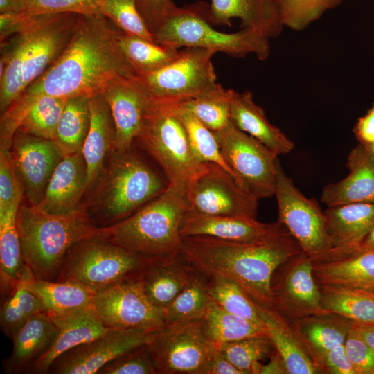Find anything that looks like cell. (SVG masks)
Segmentation results:
<instances>
[{"label":"cell","instance_id":"obj_1","mask_svg":"<svg viewBox=\"0 0 374 374\" xmlns=\"http://www.w3.org/2000/svg\"><path fill=\"white\" fill-rule=\"evenodd\" d=\"M122 33L101 13L81 15L60 56L1 116V139H12L26 113L42 96L92 97L118 75H136L121 48Z\"/></svg>","mask_w":374,"mask_h":374},{"label":"cell","instance_id":"obj_2","mask_svg":"<svg viewBox=\"0 0 374 374\" xmlns=\"http://www.w3.org/2000/svg\"><path fill=\"white\" fill-rule=\"evenodd\" d=\"M302 251L287 230L269 238L237 242L210 236L182 238L180 253L206 275L239 285L255 303L272 309L271 279L276 269Z\"/></svg>","mask_w":374,"mask_h":374},{"label":"cell","instance_id":"obj_3","mask_svg":"<svg viewBox=\"0 0 374 374\" xmlns=\"http://www.w3.org/2000/svg\"><path fill=\"white\" fill-rule=\"evenodd\" d=\"M80 15L73 12L37 14L30 28L0 42L1 116L60 56Z\"/></svg>","mask_w":374,"mask_h":374},{"label":"cell","instance_id":"obj_4","mask_svg":"<svg viewBox=\"0 0 374 374\" xmlns=\"http://www.w3.org/2000/svg\"><path fill=\"white\" fill-rule=\"evenodd\" d=\"M188 212L187 186L169 184L129 217L101 227L99 237L146 259L172 256L180 253L181 228Z\"/></svg>","mask_w":374,"mask_h":374},{"label":"cell","instance_id":"obj_5","mask_svg":"<svg viewBox=\"0 0 374 374\" xmlns=\"http://www.w3.org/2000/svg\"><path fill=\"white\" fill-rule=\"evenodd\" d=\"M17 224L25 265L35 278L55 280L69 250L76 243L99 237L86 209L68 215L46 213L20 204Z\"/></svg>","mask_w":374,"mask_h":374},{"label":"cell","instance_id":"obj_6","mask_svg":"<svg viewBox=\"0 0 374 374\" xmlns=\"http://www.w3.org/2000/svg\"><path fill=\"white\" fill-rule=\"evenodd\" d=\"M161 175L131 150H114L97 184L96 217L105 227L135 213L168 186ZM96 221V222H97Z\"/></svg>","mask_w":374,"mask_h":374},{"label":"cell","instance_id":"obj_7","mask_svg":"<svg viewBox=\"0 0 374 374\" xmlns=\"http://www.w3.org/2000/svg\"><path fill=\"white\" fill-rule=\"evenodd\" d=\"M209 20V5L197 1L177 11L154 35L155 42L179 49L198 47L242 58L253 54L259 60L270 55L269 38L252 28L231 33L215 30Z\"/></svg>","mask_w":374,"mask_h":374},{"label":"cell","instance_id":"obj_8","mask_svg":"<svg viewBox=\"0 0 374 374\" xmlns=\"http://www.w3.org/2000/svg\"><path fill=\"white\" fill-rule=\"evenodd\" d=\"M160 166L169 184L187 186L202 163L171 103L151 96L136 138Z\"/></svg>","mask_w":374,"mask_h":374},{"label":"cell","instance_id":"obj_9","mask_svg":"<svg viewBox=\"0 0 374 374\" xmlns=\"http://www.w3.org/2000/svg\"><path fill=\"white\" fill-rule=\"evenodd\" d=\"M149 260L95 237L69 250L55 280L75 283L94 294L139 273Z\"/></svg>","mask_w":374,"mask_h":374},{"label":"cell","instance_id":"obj_10","mask_svg":"<svg viewBox=\"0 0 374 374\" xmlns=\"http://www.w3.org/2000/svg\"><path fill=\"white\" fill-rule=\"evenodd\" d=\"M202 319L166 323L150 333L145 346L157 374H206L218 346L206 337Z\"/></svg>","mask_w":374,"mask_h":374},{"label":"cell","instance_id":"obj_11","mask_svg":"<svg viewBox=\"0 0 374 374\" xmlns=\"http://www.w3.org/2000/svg\"><path fill=\"white\" fill-rule=\"evenodd\" d=\"M214 134L236 181L258 199L274 196L278 155L232 121Z\"/></svg>","mask_w":374,"mask_h":374},{"label":"cell","instance_id":"obj_12","mask_svg":"<svg viewBox=\"0 0 374 374\" xmlns=\"http://www.w3.org/2000/svg\"><path fill=\"white\" fill-rule=\"evenodd\" d=\"M278 220L299 245L302 252L312 260L318 258L332 248L328 234L324 211L314 199L305 197L277 164L274 192Z\"/></svg>","mask_w":374,"mask_h":374},{"label":"cell","instance_id":"obj_13","mask_svg":"<svg viewBox=\"0 0 374 374\" xmlns=\"http://www.w3.org/2000/svg\"><path fill=\"white\" fill-rule=\"evenodd\" d=\"M215 53L213 50L202 48H182L168 64L138 78L152 98L169 103H179L217 84L211 61Z\"/></svg>","mask_w":374,"mask_h":374},{"label":"cell","instance_id":"obj_14","mask_svg":"<svg viewBox=\"0 0 374 374\" xmlns=\"http://www.w3.org/2000/svg\"><path fill=\"white\" fill-rule=\"evenodd\" d=\"M91 310L107 328L153 332L166 324L148 299L139 273L93 294Z\"/></svg>","mask_w":374,"mask_h":374},{"label":"cell","instance_id":"obj_15","mask_svg":"<svg viewBox=\"0 0 374 374\" xmlns=\"http://www.w3.org/2000/svg\"><path fill=\"white\" fill-rule=\"evenodd\" d=\"M189 211L256 218L258 201L222 166L202 163L187 186Z\"/></svg>","mask_w":374,"mask_h":374},{"label":"cell","instance_id":"obj_16","mask_svg":"<svg viewBox=\"0 0 374 374\" xmlns=\"http://www.w3.org/2000/svg\"><path fill=\"white\" fill-rule=\"evenodd\" d=\"M274 308L288 321L325 314L312 259L303 252L280 265L271 279Z\"/></svg>","mask_w":374,"mask_h":374},{"label":"cell","instance_id":"obj_17","mask_svg":"<svg viewBox=\"0 0 374 374\" xmlns=\"http://www.w3.org/2000/svg\"><path fill=\"white\" fill-rule=\"evenodd\" d=\"M9 150L23 196L37 206L64 155L54 141L20 131L14 134Z\"/></svg>","mask_w":374,"mask_h":374},{"label":"cell","instance_id":"obj_18","mask_svg":"<svg viewBox=\"0 0 374 374\" xmlns=\"http://www.w3.org/2000/svg\"><path fill=\"white\" fill-rule=\"evenodd\" d=\"M152 332L109 329L105 335L57 358L48 373L93 374L109 362L145 345Z\"/></svg>","mask_w":374,"mask_h":374},{"label":"cell","instance_id":"obj_19","mask_svg":"<svg viewBox=\"0 0 374 374\" xmlns=\"http://www.w3.org/2000/svg\"><path fill=\"white\" fill-rule=\"evenodd\" d=\"M100 94L114 121V150L125 151L132 147L139 133L151 96L137 75H123L112 78Z\"/></svg>","mask_w":374,"mask_h":374},{"label":"cell","instance_id":"obj_20","mask_svg":"<svg viewBox=\"0 0 374 374\" xmlns=\"http://www.w3.org/2000/svg\"><path fill=\"white\" fill-rule=\"evenodd\" d=\"M319 285H334L374 292V251L361 245L332 248L312 260Z\"/></svg>","mask_w":374,"mask_h":374},{"label":"cell","instance_id":"obj_21","mask_svg":"<svg viewBox=\"0 0 374 374\" xmlns=\"http://www.w3.org/2000/svg\"><path fill=\"white\" fill-rule=\"evenodd\" d=\"M87 190L86 163L82 152L64 156L54 170L39 203V210L54 215H68L81 209Z\"/></svg>","mask_w":374,"mask_h":374},{"label":"cell","instance_id":"obj_22","mask_svg":"<svg viewBox=\"0 0 374 374\" xmlns=\"http://www.w3.org/2000/svg\"><path fill=\"white\" fill-rule=\"evenodd\" d=\"M287 230L278 222L262 223L256 218L238 216H212L188 212L182 223V238L210 236L226 241L252 242L262 240Z\"/></svg>","mask_w":374,"mask_h":374},{"label":"cell","instance_id":"obj_23","mask_svg":"<svg viewBox=\"0 0 374 374\" xmlns=\"http://www.w3.org/2000/svg\"><path fill=\"white\" fill-rule=\"evenodd\" d=\"M48 317L55 325L57 334L46 352L30 366L28 373H48L51 364L60 356L101 337L109 330L91 308Z\"/></svg>","mask_w":374,"mask_h":374},{"label":"cell","instance_id":"obj_24","mask_svg":"<svg viewBox=\"0 0 374 374\" xmlns=\"http://www.w3.org/2000/svg\"><path fill=\"white\" fill-rule=\"evenodd\" d=\"M346 165L349 174L323 188L321 202L327 206L374 204V157L359 143L349 153Z\"/></svg>","mask_w":374,"mask_h":374},{"label":"cell","instance_id":"obj_25","mask_svg":"<svg viewBox=\"0 0 374 374\" xmlns=\"http://www.w3.org/2000/svg\"><path fill=\"white\" fill-rule=\"evenodd\" d=\"M194 271L195 267L179 253L150 259L139 277L148 299L163 312L188 283Z\"/></svg>","mask_w":374,"mask_h":374},{"label":"cell","instance_id":"obj_26","mask_svg":"<svg viewBox=\"0 0 374 374\" xmlns=\"http://www.w3.org/2000/svg\"><path fill=\"white\" fill-rule=\"evenodd\" d=\"M233 18L240 20L242 28L257 30L269 39L279 36L284 28L276 0H211L213 25L230 26Z\"/></svg>","mask_w":374,"mask_h":374},{"label":"cell","instance_id":"obj_27","mask_svg":"<svg viewBox=\"0 0 374 374\" xmlns=\"http://www.w3.org/2000/svg\"><path fill=\"white\" fill-rule=\"evenodd\" d=\"M90 109V127L82 150L87 167V190L97 185L108 154L114 150L116 140L114 121L101 94L91 98Z\"/></svg>","mask_w":374,"mask_h":374},{"label":"cell","instance_id":"obj_28","mask_svg":"<svg viewBox=\"0 0 374 374\" xmlns=\"http://www.w3.org/2000/svg\"><path fill=\"white\" fill-rule=\"evenodd\" d=\"M231 119L240 130L251 136L278 156L290 152L294 144L280 129L268 120L249 91H234Z\"/></svg>","mask_w":374,"mask_h":374},{"label":"cell","instance_id":"obj_29","mask_svg":"<svg viewBox=\"0 0 374 374\" xmlns=\"http://www.w3.org/2000/svg\"><path fill=\"white\" fill-rule=\"evenodd\" d=\"M57 334L55 325L44 312L28 320L12 337L10 355L3 362L6 373L26 371L50 347Z\"/></svg>","mask_w":374,"mask_h":374},{"label":"cell","instance_id":"obj_30","mask_svg":"<svg viewBox=\"0 0 374 374\" xmlns=\"http://www.w3.org/2000/svg\"><path fill=\"white\" fill-rule=\"evenodd\" d=\"M324 215L333 248L359 246L374 229V204L328 206Z\"/></svg>","mask_w":374,"mask_h":374},{"label":"cell","instance_id":"obj_31","mask_svg":"<svg viewBox=\"0 0 374 374\" xmlns=\"http://www.w3.org/2000/svg\"><path fill=\"white\" fill-rule=\"evenodd\" d=\"M257 307L268 335L285 364L287 374L319 373L290 322L274 308Z\"/></svg>","mask_w":374,"mask_h":374},{"label":"cell","instance_id":"obj_32","mask_svg":"<svg viewBox=\"0 0 374 374\" xmlns=\"http://www.w3.org/2000/svg\"><path fill=\"white\" fill-rule=\"evenodd\" d=\"M290 322L313 361L321 354L344 344L352 325L349 320L331 314L310 315Z\"/></svg>","mask_w":374,"mask_h":374},{"label":"cell","instance_id":"obj_33","mask_svg":"<svg viewBox=\"0 0 374 374\" xmlns=\"http://www.w3.org/2000/svg\"><path fill=\"white\" fill-rule=\"evenodd\" d=\"M22 279L40 299L48 316L91 308L93 294L79 285L35 278L27 267Z\"/></svg>","mask_w":374,"mask_h":374},{"label":"cell","instance_id":"obj_34","mask_svg":"<svg viewBox=\"0 0 374 374\" xmlns=\"http://www.w3.org/2000/svg\"><path fill=\"white\" fill-rule=\"evenodd\" d=\"M21 199L0 210V271L3 293H10L21 280L26 268L17 224V214Z\"/></svg>","mask_w":374,"mask_h":374},{"label":"cell","instance_id":"obj_35","mask_svg":"<svg viewBox=\"0 0 374 374\" xmlns=\"http://www.w3.org/2000/svg\"><path fill=\"white\" fill-rule=\"evenodd\" d=\"M325 314L350 321L374 326V292L341 285H319Z\"/></svg>","mask_w":374,"mask_h":374},{"label":"cell","instance_id":"obj_36","mask_svg":"<svg viewBox=\"0 0 374 374\" xmlns=\"http://www.w3.org/2000/svg\"><path fill=\"white\" fill-rule=\"evenodd\" d=\"M91 98L75 96L66 100L54 140L64 156L82 152L90 127Z\"/></svg>","mask_w":374,"mask_h":374},{"label":"cell","instance_id":"obj_37","mask_svg":"<svg viewBox=\"0 0 374 374\" xmlns=\"http://www.w3.org/2000/svg\"><path fill=\"white\" fill-rule=\"evenodd\" d=\"M202 320L206 337L217 346L251 337L268 335L266 328L226 312L213 301Z\"/></svg>","mask_w":374,"mask_h":374},{"label":"cell","instance_id":"obj_38","mask_svg":"<svg viewBox=\"0 0 374 374\" xmlns=\"http://www.w3.org/2000/svg\"><path fill=\"white\" fill-rule=\"evenodd\" d=\"M234 90L217 83L211 89L188 99L176 103L189 111L212 132L226 127L231 119Z\"/></svg>","mask_w":374,"mask_h":374},{"label":"cell","instance_id":"obj_39","mask_svg":"<svg viewBox=\"0 0 374 374\" xmlns=\"http://www.w3.org/2000/svg\"><path fill=\"white\" fill-rule=\"evenodd\" d=\"M206 282V275L195 267L188 283L164 309L165 323L203 319L213 301Z\"/></svg>","mask_w":374,"mask_h":374},{"label":"cell","instance_id":"obj_40","mask_svg":"<svg viewBox=\"0 0 374 374\" xmlns=\"http://www.w3.org/2000/svg\"><path fill=\"white\" fill-rule=\"evenodd\" d=\"M120 43L125 56L137 76L161 69L174 60L179 53V49L123 32Z\"/></svg>","mask_w":374,"mask_h":374},{"label":"cell","instance_id":"obj_41","mask_svg":"<svg viewBox=\"0 0 374 374\" xmlns=\"http://www.w3.org/2000/svg\"><path fill=\"white\" fill-rule=\"evenodd\" d=\"M44 312L40 299L21 278L13 287L0 313L1 328L10 339L35 314Z\"/></svg>","mask_w":374,"mask_h":374},{"label":"cell","instance_id":"obj_42","mask_svg":"<svg viewBox=\"0 0 374 374\" xmlns=\"http://www.w3.org/2000/svg\"><path fill=\"white\" fill-rule=\"evenodd\" d=\"M206 276L207 289L215 303L226 312L267 329L257 305L239 285L220 276Z\"/></svg>","mask_w":374,"mask_h":374},{"label":"cell","instance_id":"obj_43","mask_svg":"<svg viewBox=\"0 0 374 374\" xmlns=\"http://www.w3.org/2000/svg\"><path fill=\"white\" fill-rule=\"evenodd\" d=\"M171 104L185 128L190 146L197 160L200 163L217 164L235 178L232 170L222 155L214 132L189 111L179 107L177 103Z\"/></svg>","mask_w":374,"mask_h":374},{"label":"cell","instance_id":"obj_44","mask_svg":"<svg viewBox=\"0 0 374 374\" xmlns=\"http://www.w3.org/2000/svg\"><path fill=\"white\" fill-rule=\"evenodd\" d=\"M224 357L243 374L259 373L261 360L275 351L268 335L251 337L218 346Z\"/></svg>","mask_w":374,"mask_h":374},{"label":"cell","instance_id":"obj_45","mask_svg":"<svg viewBox=\"0 0 374 374\" xmlns=\"http://www.w3.org/2000/svg\"><path fill=\"white\" fill-rule=\"evenodd\" d=\"M66 99L50 96L38 98L21 119L17 131L54 141Z\"/></svg>","mask_w":374,"mask_h":374},{"label":"cell","instance_id":"obj_46","mask_svg":"<svg viewBox=\"0 0 374 374\" xmlns=\"http://www.w3.org/2000/svg\"><path fill=\"white\" fill-rule=\"evenodd\" d=\"M283 27L301 31L342 0H276Z\"/></svg>","mask_w":374,"mask_h":374},{"label":"cell","instance_id":"obj_47","mask_svg":"<svg viewBox=\"0 0 374 374\" xmlns=\"http://www.w3.org/2000/svg\"><path fill=\"white\" fill-rule=\"evenodd\" d=\"M99 12L124 33L155 42L154 37L141 17L134 0H101Z\"/></svg>","mask_w":374,"mask_h":374},{"label":"cell","instance_id":"obj_48","mask_svg":"<svg viewBox=\"0 0 374 374\" xmlns=\"http://www.w3.org/2000/svg\"><path fill=\"white\" fill-rule=\"evenodd\" d=\"M23 12L48 14L73 12L79 15L100 13L101 0H21Z\"/></svg>","mask_w":374,"mask_h":374},{"label":"cell","instance_id":"obj_49","mask_svg":"<svg viewBox=\"0 0 374 374\" xmlns=\"http://www.w3.org/2000/svg\"><path fill=\"white\" fill-rule=\"evenodd\" d=\"M98 374H157V371L145 344L109 362Z\"/></svg>","mask_w":374,"mask_h":374},{"label":"cell","instance_id":"obj_50","mask_svg":"<svg viewBox=\"0 0 374 374\" xmlns=\"http://www.w3.org/2000/svg\"><path fill=\"white\" fill-rule=\"evenodd\" d=\"M344 346L356 374H374V351L363 339L353 322Z\"/></svg>","mask_w":374,"mask_h":374},{"label":"cell","instance_id":"obj_51","mask_svg":"<svg viewBox=\"0 0 374 374\" xmlns=\"http://www.w3.org/2000/svg\"><path fill=\"white\" fill-rule=\"evenodd\" d=\"M23 197L10 150H0V210Z\"/></svg>","mask_w":374,"mask_h":374},{"label":"cell","instance_id":"obj_52","mask_svg":"<svg viewBox=\"0 0 374 374\" xmlns=\"http://www.w3.org/2000/svg\"><path fill=\"white\" fill-rule=\"evenodd\" d=\"M134 2L147 28L153 35L179 8L172 0H134Z\"/></svg>","mask_w":374,"mask_h":374},{"label":"cell","instance_id":"obj_53","mask_svg":"<svg viewBox=\"0 0 374 374\" xmlns=\"http://www.w3.org/2000/svg\"><path fill=\"white\" fill-rule=\"evenodd\" d=\"M314 362L320 373L356 374L346 354L344 344L321 354Z\"/></svg>","mask_w":374,"mask_h":374},{"label":"cell","instance_id":"obj_54","mask_svg":"<svg viewBox=\"0 0 374 374\" xmlns=\"http://www.w3.org/2000/svg\"><path fill=\"white\" fill-rule=\"evenodd\" d=\"M37 17L27 12L0 14V42L30 28Z\"/></svg>","mask_w":374,"mask_h":374},{"label":"cell","instance_id":"obj_55","mask_svg":"<svg viewBox=\"0 0 374 374\" xmlns=\"http://www.w3.org/2000/svg\"><path fill=\"white\" fill-rule=\"evenodd\" d=\"M353 132L360 144L374 143V103L366 114L358 119Z\"/></svg>","mask_w":374,"mask_h":374},{"label":"cell","instance_id":"obj_56","mask_svg":"<svg viewBox=\"0 0 374 374\" xmlns=\"http://www.w3.org/2000/svg\"><path fill=\"white\" fill-rule=\"evenodd\" d=\"M206 374H243V373L230 362L217 348Z\"/></svg>","mask_w":374,"mask_h":374},{"label":"cell","instance_id":"obj_57","mask_svg":"<svg viewBox=\"0 0 374 374\" xmlns=\"http://www.w3.org/2000/svg\"><path fill=\"white\" fill-rule=\"evenodd\" d=\"M267 364H261L260 374H287L285 364L276 349Z\"/></svg>","mask_w":374,"mask_h":374},{"label":"cell","instance_id":"obj_58","mask_svg":"<svg viewBox=\"0 0 374 374\" xmlns=\"http://www.w3.org/2000/svg\"><path fill=\"white\" fill-rule=\"evenodd\" d=\"M23 12L21 0H0V14Z\"/></svg>","mask_w":374,"mask_h":374},{"label":"cell","instance_id":"obj_59","mask_svg":"<svg viewBox=\"0 0 374 374\" xmlns=\"http://www.w3.org/2000/svg\"><path fill=\"white\" fill-rule=\"evenodd\" d=\"M363 339L374 351V326L353 323Z\"/></svg>","mask_w":374,"mask_h":374},{"label":"cell","instance_id":"obj_60","mask_svg":"<svg viewBox=\"0 0 374 374\" xmlns=\"http://www.w3.org/2000/svg\"><path fill=\"white\" fill-rule=\"evenodd\" d=\"M360 245L374 251V229L365 238Z\"/></svg>","mask_w":374,"mask_h":374},{"label":"cell","instance_id":"obj_61","mask_svg":"<svg viewBox=\"0 0 374 374\" xmlns=\"http://www.w3.org/2000/svg\"><path fill=\"white\" fill-rule=\"evenodd\" d=\"M362 145L374 157V143Z\"/></svg>","mask_w":374,"mask_h":374}]
</instances>
